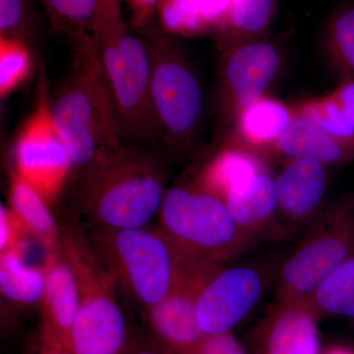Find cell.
<instances>
[{"instance_id":"cell-19","label":"cell","mask_w":354,"mask_h":354,"mask_svg":"<svg viewBox=\"0 0 354 354\" xmlns=\"http://www.w3.org/2000/svg\"><path fill=\"white\" fill-rule=\"evenodd\" d=\"M264 169L252 151L235 147L218 153L205 167L197 183L221 198L228 191L246 185Z\"/></svg>"},{"instance_id":"cell-1","label":"cell","mask_w":354,"mask_h":354,"mask_svg":"<svg viewBox=\"0 0 354 354\" xmlns=\"http://www.w3.org/2000/svg\"><path fill=\"white\" fill-rule=\"evenodd\" d=\"M165 183L162 158L144 149L121 145L83 169L77 206L93 228L147 227L160 213Z\"/></svg>"},{"instance_id":"cell-28","label":"cell","mask_w":354,"mask_h":354,"mask_svg":"<svg viewBox=\"0 0 354 354\" xmlns=\"http://www.w3.org/2000/svg\"><path fill=\"white\" fill-rule=\"evenodd\" d=\"M179 354H250L232 332L205 335L194 346Z\"/></svg>"},{"instance_id":"cell-26","label":"cell","mask_w":354,"mask_h":354,"mask_svg":"<svg viewBox=\"0 0 354 354\" xmlns=\"http://www.w3.org/2000/svg\"><path fill=\"white\" fill-rule=\"evenodd\" d=\"M32 57L23 39L0 38V95L6 97L29 76Z\"/></svg>"},{"instance_id":"cell-4","label":"cell","mask_w":354,"mask_h":354,"mask_svg":"<svg viewBox=\"0 0 354 354\" xmlns=\"http://www.w3.org/2000/svg\"><path fill=\"white\" fill-rule=\"evenodd\" d=\"M95 34L113 93L121 138H155L160 130L151 95L152 68L146 41L130 34L121 11L100 16Z\"/></svg>"},{"instance_id":"cell-34","label":"cell","mask_w":354,"mask_h":354,"mask_svg":"<svg viewBox=\"0 0 354 354\" xmlns=\"http://www.w3.org/2000/svg\"><path fill=\"white\" fill-rule=\"evenodd\" d=\"M38 354H72L60 342L41 337V346Z\"/></svg>"},{"instance_id":"cell-23","label":"cell","mask_w":354,"mask_h":354,"mask_svg":"<svg viewBox=\"0 0 354 354\" xmlns=\"http://www.w3.org/2000/svg\"><path fill=\"white\" fill-rule=\"evenodd\" d=\"M276 0H230L216 29L230 41L260 38L269 27Z\"/></svg>"},{"instance_id":"cell-5","label":"cell","mask_w":354,"mask_h":354,"mask_svg":"<svg viewBox=\"0 0 354 354\" xmlns=\"http://www.w3.org/2000/svg\"><path fill=\"white\" fill-rule=\"evenodd\" d=\"M59 248L73 267L80 291L70 353H127V322L114 295L118 281L97 259L86 237L65 234Z\"/></svg>"},{"instance_id":"cell-27","label":"cell","mask_w":354,"mask_h":354,"mask_svg":"<svg viewBox=\"0 0 354 354\" xmlns=\"http://www.w3.org/2000/svg\"><path fill=\"white\" fill-rule=\"evenodd\" d=\"M158 11L162 28L171 34L192 36L209 30L193 0H162Z\"/></svg>"},{"instance_id":"cell-13","label":"cell","mask_w":354,"mask_h":354,"mask_svg":"<svg viewBox=\"0 0 354 354\" xmlns=\"http://www.w3.org/2000/svg\"><path fill=\"white\" fill-rule=\"evenodd\" d=\"M276 179L277 235L286 236L311 225L322 213L328 167L311 158L288 160Z\"/></svg>"},{"instance_id":"cell-3","label":"cell","mask_w":354,"mask_h":354,"mask_svg":"<svg viewBox=\"0 0 354 354\" xmlns=\"http://www.w3.org/2000/svg\"><path fill=\"white\" fill-rule=\"evenodd\" d=\"M158 216L160 230L189 260L223 265L252 243L227 203L198 183L167 189Z\"/></svg>"},{"instance_id":"cell-24","label":"cell","mask_w":354,"mask_h":354,"mask_svg":"<svg viewBox=\"0 0 354 354\" xmlns=\"http://www.w3.org/2000/svg\"><path fill=\"white\" fill-rule=\"evenodd\" d=\"M55 32L69 39L95 32L101 0H41Z\"/></svg>"},{"instance_id":"cell-8","label":"cell","mask_w":354,"mask_h":354,"mask_svg":"<svg viewBox=\"0 0 354 354\" xmlns=\"http://www.w3.org/2000/svg\"><path fill=\"white\" fill-rule=\"evenodd\" d=\"M39 86L36 109L16 145V172L51 206L64 191L73 165L53 123L44 75Z\"/></svg>"},{"instance_id":"cell-20","label":"cell","mask_w":354,"mask_h":354,"mask_svg":"<svg viewBox=\"0 0 354 354\" xmlns=\"http://www.w3.org/2000/svg\"><path fill=\"white\" fill-rule=\"evenodd\" d=\"M293 113L283 102L262 97L237 116L239 137L245 149L274 146L292 120Z\"/></svg>"},{"instance_id":"cell-31","label":"cell","mask_w":354,"mask_h":354,"mask_svg":"<svg viewBox=\"0 0 354 354\" xmlns=\"http://www.w3.org/2000/svg\"><path fill=\"white\" fill-rule=\"evenodd\" d=\"M332 97L354 129V81L342 79L341 85L333 93Z\"/></svg>"},{"instance_id":"cell-11","label":"cell","mask_w":354,"mask_h":354,"mask_svg":"<svg viewBox=\"0 0 354 354\" xmlns=\"http://www.w3.org/2000/svg\"><path fill=\"white\" fill-rule=\"evenodd\" d=\"M221 267L190 260L167 297L148 309L156 334L171 354L183 353L204 337L198 322V304L205 286Z\"/></svg>"},{"instance_id":"cell-22","label":"cell","mask_w":354,"mask_h":354,"mask_svg":"<svg viewBox=\"0 0 354 354\" xmlns=\"http://www.w3.org/2000/svg\"><path fill=\"white\" fill-rule=\"evenodd\" d=\"M306 301L320 319H354V256L330 274Z\"/></svg>"},{"instance_id":"cell-36","label":"cell","mask_w":354,"mask_h":354,"mask_svg":"<svg viewBox=\"0 0 354 354\" xmlns=\"http://www.w3.org/2000/svg\"><path fill=\"white\" fill-rule=\"evenodd\" d=\"M121 1L122 0H101L100 15L101 14L113 12V11H120Z\"/></svg>"},{"instance_id":"cell-30","label":"cell","mask_w":354,"mask_h":354,"mask_svg":"<svg viewBox=\"0 0 354 354\" xmlns=\"http://www.w3.org/2000/svg\"><path fill=\"white\" fill-rule=\"evenodd\" d=\"M31 235L10 208H0V252L27 243L26 236Z\"/></svg>"},{"instance_id":"cell-16","label":"cell","mask_w":354,"mask_h":354,"mask_svg":"<svg viewBox=\"0 0 354 354\" xmlns=\"http://www.w3.org/2000/svg\"><path fill=\"white\" fill-rule=\"evenodd\" d=\"M272 147L288 160L311 158L327 167L354 158V137L335 136L299 111L293 113L290 125Z\"/></svg>"},{"instance_id":"cell-14","label":"cell","mask_w":354,"mask_h":354,"mask_svg":"<svg viewBox=\"0 0 354 354\" xmlns=\"http://www.w3.org/2000/svg\"><path fill=\"white\" fill-rule=\"evenodd\" d=\"M320 318L307 301L276 304L249 337L250 354H322Z\"/></svg>"},{"instance_id":"cell-10","label":"cell","mask_w":354,"mask_h":354,"mask_svg":"<svg viewBox=\"0 0 354 354\" xmlns=\"http://www.w3.org/2000/svg\"><path fill=\"white\" fill-rule=\"evenodd\" d=\"M267 283L265 272L255 266L218 270L205 286L198 304V322L204 334L232 332L259 304Z\"/></svg>"},{"instance_id":"cell-17","label":"cell","mask_w":354,"mask_h":354,"mask_svg":"<svg viewBox=\"0 0 354 354\" xmlns=\"http://www.w3.org/2000/svg\"><path fill=\"white\" fill-rule=\"evenodd\" d=\"M221 199L251 241L267 232L277 235L276 179L266 169L251 183L228 191Z\"/></svg>"},{"instance_id":"cell-2","label":"cell","mask_w":354,"mask_h":354,"mask_svg":"<svg viewBox=\"0 0 354 354\" xmlns=\"http://www.w3.org/2000/svg\"><path fill=\"white\" fill-rule=\"evenodd\" d=\"M86 239L116 281L147 309L167 297L190 261L160 227L93 228Z\"/></svg>"},{"instance_id":"cell-6","label":"cell","mask_w":354,"mask_h":354,"mask_svg":"<svg viewBox=\"0 0 354 354\" xmlns=\"http://www.w3.org/2000/svg\"><path fill=\"white\" fill-rule=\"evenodd\" d=\"M354 256V196L337 200L310 225L277 274L276 304L306 301Z\"/></svg>"},{"instance_id":"cell-7","label":"cell","mask_w":354,"mask_h":354,"mask_svg":"<svg viewBox=\"0 0 354 354\" xmlns=\"http://www.w3.org/2000/svg\"><path fill=\"white\" fill-rule=\"evenodd\" d=\"M151 95L160 135L169 145L185 146L201 124V81L183 51L169 37L151 34Z\"/></svg>"},{"instance_id":"cell-32","label":"cell","mask_w":354,"mask_h":354,"mask_svg":"<svg viewBox=\"0 0 354 354\" xmlns=\"http://www.w3.org/2000/svg\"><path fill=\"white\" fill-rule=\"evenodd\" d=\"M193 1L204 19L208 23L209 29L218 28L230 3V0H193Z\"/></svg>"},{"instance_id":"cell-37","label":"cell","mask_w":354,"mask_h":354,"mask_svg":"<svg viewBox=\"0 0 354 354\" xmlns=\"http://www.w3.org/2000/svg\"><path fill=\"white\" fill-rule=\"evenodd\" d=\"M322 354H354V351H348V349L335 348L328 353Z\"/></svg>"},{"instance_id":"cell-12","label":"cell","mask_w":354,"mask_h":354,"mask_svg":"<svg viewBox=\"0 0 354 354\" xmlns=\"http://www.w3.org/2000/svg\"><path fill=\"white\" fill-rule=\"evenodd\" d=\"M51 116L73 167L85 169L114 149L80 79H70L50 102Z\"/></svg>"},{"instance_id":"cell-9","label":"cell","mask_w":354,"mask_h":354,"mask_svg":"<svg viewBox=\"0 0 354 354\" xmlns=\"http://www.w3.org/2000/svg\"><path fill=\"white\" fill-rule=\"evenodd\" d=\"M281 53L272 41L261 38L230 41L221 64V95L234 120L265 97L279 75Z\"/></svg>"},{"instance_id":"cell-21","label":"cell","mask_w":354,"mask_h":354,"mask_svg":"<svg viewBox=\"0 0 354 354\" xmlns=\"http://www.w3.org/2000/svg\"><path fill=\"white\" fill-rule=\"evenodd\" d=\"M27 243L0 252V288L2 295L21 304L41 302L46 288V270L26 264Z\"/></svg>"},{"instance_id":"cell-18","label":"cell","mask_w":354,"mask_h":354,"mask_svg":"<svg viewBox=\"0 0 354 354\" xmlns=\"http://www.w3.org/2000/svg\"><path fill=\"white\" fill-rule=\"evenodd\" d=\"M9 200L10 209L29 234L36 237L48 250H57L62 236L57 221L51 214L50 205L16 171L10 174Z\"/></svg>"},{"instance_id":"cell-33","label":"cell","mask_w":354,"mask_h":354,"mask_svg":"<svg viewBox=\"0 0 354 354\" xmlns=\"http://www.w3.org/2000/svg\"><path fill=\"white\" fill-rule=\"evenodd\" d=\"M131 11V23L134 27H143L158 10L162 0H127Z\"/></svg>"},{"instance_id":"cell-25","label":"cell","mask_w":354,"mask_h":354,"mask_svg":"<svg viewBox=\"0 0 354 354\" xmlns=\"http://www.w3.org/2000/svg\"><path fill=\"white\" fill-rule=\"evenodd\" d=\"M324 41L342 79L354 81V6L344 7L332 16L326 27Z\"/></svg>"},{"instance_id":"cell-29","label":"cell","mask_w":354,"mask_h":354,"mask_svg":"<svg viewBox=\"0 0 354 354\" xmlns=\"http://www.w3.org/2000/svg\"><path fill=\"white\" fill-rule=\"evenodd\" d=\"M27 21L25 0H0V32L1 37L23 39Z\"/></svg>"},{"instance_id":"cell-35","label":"cell","mask_w":354,"mask_h":354,"mask_svg":"<svg viewBox=\"0 0 354 354\" xmlns=\"http://www.w3.org/2000/svg\"><path fill=\"white\" fill-rule=\"evenodd\" d=\"M125 354H171L164 346L162 348H157V346H140V348L127 349Z\"/></svg>"},{"instance_id":"cell-15","label":"cell","mask_w":354,"mask_h":354,"mask_svg":"<svg viewBox=\"0 0 354 354\" xmlns=\"http://www.w3.org/2000/svg\"><path fill=\"white\" fill-rule=\"evenodd\" d=\"M46 279L43 304L41 337L64 344L70 351L71 335L80 305V291L73 267L60 250L46 258Z\"/></svg>"}]
</instances>
